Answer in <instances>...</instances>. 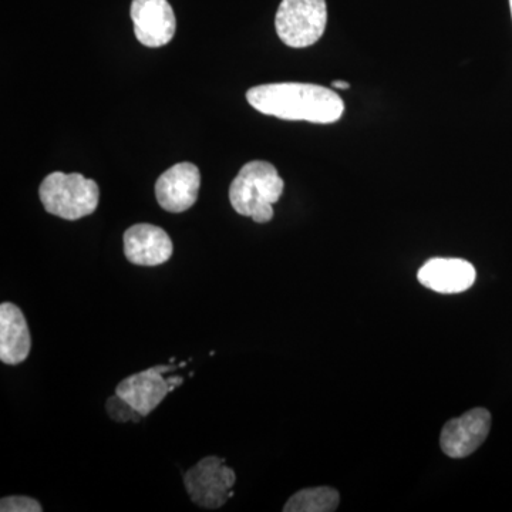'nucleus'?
<instances>
[{
  "mask_svg": "<svg viewBox=\"0 0 512 512\" xmlns=\"http://www.w3.org/2000/svg\"><path fill=\"white\" fill-rule=\"evenodd\" d=\"M247 100L266 116L316 124L336 123L345 111L342 97L318 84H262L248 90Z\"/></svg>",
  "mask_w": 512,
  "mask_h": 512,
  "instance_id": "1",
  "label": "nucleus"
},
{
  "mask_svg": "<svg viewBox=\"0 0 512 512\" xmlns=\"http://www.w3.org/2000/svg\"><path fill=\"white\" fill-rule=\"evenodd\" d=\"M284 187V180L274 165L266 161H251L232 181L229 201L239 215L265 224L274 218L272 205L279 201Z\"/></svg>",
  "mask_w": 512,
  "mask_h": 512,
  "instance_id": "2",
  "label": "nucleus"
},
{
  "mask_svg": "<svg viewBox=\"0 0 512 512\" xmlns=\"http://www.w3.org/2000/svg\"><path fill=\"white\" fill-rule=\"evenodd\" d=\"M39 197L49 214L66 221H77L97 210L100 190L96 181L82 174L56 171L40 184Z\"/></svg>",
  "mask_w": 512,
  "mask_h": 512,
  "instance_id": "3",
  "label": "nucleus"
},
{
  "mask_svg": "<svg viewBox=\"0 0 512 512\" xmlns=\"http://www.w3.org/2000/svg\"><path fill=\"white\" fill-rule=\"evenodd\" d=\"M326 23V0H282L275 18L279 39L293 49H303L319 42L325 33Z\"/></svg>",
  "mask_w": 512,
  "mask_h": 512,
  "instance_id": "4",
  "label": "nucleus"
},
{
  "mask_svg": "<svg viewBox=\"0 0 512 512\" xmlns=\"http://www.w3.org/2000/svg\"><path fill=\"white\" fill-rule=\"evenodd\" d=\"M237 476L225 466L224 458L205 457L184 474V485L192 503L207 510H217L234 497Z\"/></svg>",
  "mask_w": 512,
  "mask_h": 512,
  "instance_id": "5",
  "label": "nucleus"
},
{
  "mask_svg": "<svg viewBox=\"0 0 512 512\" xmlns=\"http://www.w3.org/2000/svg\"><path fill=\"white\" fill-rule=\"evenodd\" d=\"M177 369L175 366H156L128 376L117 384L116 394L126 400L138 414L146 417L163 403L168 393L177 389L164 377L165 373Z\"/></svg>",
  "mask_w": 512,
  "mask_h": 512,
  "instance_id": "6",
  "label": "nucleus"
},
{
  "mask_svg": "<svg viewBox=\"0 0 512 512\" xmlns=\"http://www.w3.org/2000/svg\"><path fill=\"white\" fill-rule=\"evenodd\" d=\"M491 414L478 407L463 416L447 421L440 436L443 453L451 458H464L473 454L488 437Z\"/></svg>",
  "mask_w": 512,
  "mask_h": 512,
  "instance_id": "7",
  "label": "nucleus"
},
{
  "mask_svg": "<svg viewBox=\"0 0 512 512\" xmlns=\"http://www.w3.org/2000/svg\"><path fill=\"white\" fill-rule=\"evenodd\" d=\"M130 15L141 45L161 47L173 40L177 19L168 0H133Z\"/></svg>",
  "mask_w": 512,
  "mask_h": 512,
  "instance_id": "8",
  "label": "nucleus"
},
{
  "mask_svg": "<svg viewBox=\"0 0 512 512\" xmlns=\"http://www.w3.org/2000/svg\"><path fill=\"white\" fill-rule=\"evenodd\" d=\"M201 174L197 165L180 163L160 175L156 183V197L163 210L181 214L198 200Z\"/></svg>",
  "mask_w": 512,
  "mask_h": 512,
  "instance_id": "9",
  "label": "nucleus"
},
{
  "mask_svg": "<svg viewBox=\"0 0 512 512\" xmlns=\"http://www.w3.org/2000/svg\"><path fill=\"white\" fill-rule=\"evenodd\" d=\"M124 255L138 266L163 265L173 255V241L163 228L151 224L133 225L124 232Z\"/></svg>",
  "mask_w": 512,
  "mask_h": 512,
  "instance_id": "10",
  "label": "nucleus"
},
{
  "mask_svg": "<svg viewBox=\"0 0 512 512\" xmlns=\"http://www.w3.org/2000/svg\"><path fill=\"white\" fill-rule=\"evenodd\" d=\"M476 278V268L458 258L430 259L417 274L421 285L443 295L466 292L474 285Z\"/></svg>",
  "mask_w": 512,
  "mask_h": 512,
  "instance_id": "11",
  "label": "nucleus"
},
{
  "mask_svg": "<svg viewBox=\"0 0 512 512\" xmlns=\"http://www.w3.org/2000/svg\"><path fill=\"white\" fill-rule=\"evenodd\" d=\"M32 349L28 322L18 306L10 302L0 305V360L5 365L25 362Z\"/></svg>",
  "mask_w": 512,
  "mask_h": 512,
  "instance_id": "12",
  "label": "nucleus"
},
{
  "mask_svg": "<svg viewBox=\"0 0 512 512\" xmlns=\"http://www.w3.org/2000/svg\"><path fill=\"white\" fill-rule=\"evenodd\" d=\"M340 495L335 488H305L289 498L285 512H332L338 510Z\"/></svg>",
  "mask_w": 512,
  "mask_h": 512,
  "instance_id": "13",
  "label": "nucleus"
},
{
  "mask_svg": "<svg viewBox=\"0 0 512 512\" xmlns=\"http://www.w3.org/2000/svg\"><path fill=\"white\" fill-rule=\"evenodd\" d=\"M0 511L2 512H42L43 507L39 501L25 495H13L5 497L0 501Z\"/></svg>",
  "mask_w": 512,
  "mask_h": 512,
  "instance_id": "14",
  "label": "nucleus"
},
{
  "mask_svg": "<svg viewBox=\"0 0 512 512\" xmlns=\"http://www.w3.org/2000/svg\"><path fill=\"white\" fill-rule=\"evenodd\" d=\"M106 407L111 419L119 421V423H126L128 420L138 421L137 419H134V416H141V414H138L136 410L126 402V400L121 399L117 394L107 400Z\"/></svg>",
  "mask_w": 512,
  "mask_h": 512,
  "instance_id": "15",
  "label": "nucleus"
},
{
  "mask_svg": "<svg viewBox=\"0 0 512 512\" xmlns=\"http://www.w3.org/2000/svg\"><path fill=\"white\" fill-rule=\"evenodd\" d=\"M332 86L335 87V89L348 90L350 84L348 82H340V80H336V82L332 83Z\"/></svg>",
  "mask_w": 512,
  "mask_h": 512,
  "instance_id": "16",
  "label": "nucleus"
},
{
  "mask_svg": "<svg viewBox=\"0 0 512 512\" xmlns=\"http://www.w3.org/2000/svg\"><path fill=\"white\" fill-rule=\"evenodd\" d=\"M510 8H511V15H512V0H510Z\"/></svg>",
  "mask_w": 512,
  "mask_h": 512,
  "instance_id": "17",
  "label": "nucleus"
}]
</instances>
